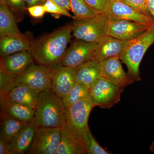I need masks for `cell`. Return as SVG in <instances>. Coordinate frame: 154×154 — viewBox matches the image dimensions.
<instances>
[{
  "instance_id": "8fae6325",
  "label": "cell",
  "mask_w": 154,
  "mask_h": 154,
  "mask_svg": "<svg viewBox=\"0 0 154 154\" xmlns=\"http://www.w3.org/2000/svg\"><path fill=\"white\" fill-rule=\"evenodd\" d=\"M105 15L108 20L125 19L146 25L154 24L153 19L141 14L122 0H109L108 11Z\"/></svg>"
},
{
  "instance_id": "e0dca14e",
  "label": "cell",
  "mask_w": 154,
  "mask_h": 154,
  "mask_svg": "<svg viewBox=\"0 0 154 154\" xmlns=\"http://www.w3.org/2000/svg\"><path fill=\"white\" fill-rule=\"evenodd\" d=\"M41 93L26 85L19 84L14 86L5 96L1 97V99L8 98L13 102L26 105L36 110Z\"/></svg>"
},
{
  "instance_id": "44dd1931",
  "label": "cell",
  "mask_w": 154,
  "mask_h": 154,
  "mask_svg": "<svg viewBox=\"0 0 154 154\" xmlns=\"http://www.w3.org/2000/svg\"><path fill=\"white\" fill-rule=\"evenodd\" d=\"M0 55L5 56L23 51H29L30 40L25 35L0 36Z\"/></svg>"
},
{
  "instance_id": "5b68a950",
  "label": "cell",
  "mask_w": 154,
  "mask_h": 154,
  "mask_svg": "<svg viewBox=\"0 0 154 154\" xmlns=\"http://www.w3.org/2000/svg\"><path fill=\"white\" fill-rule=\"evenodd\" d=\"M52 70L42 65L32 63L21 74L14 77V85L23 84L39 92L51 89Z\"/></svg>"
},
{
  "instance_id": "4fadbf2b",
  "label": "cell",
  "mask_w": 154,
  "mask_h": 154,
  "mask_svg": "<svg viewBox=\"0 0 154 154\" xmlns=\"http://www.w3.org/2000/svg\"><path fill=\"white\" fill-rule=\"evenodd\" d=\"M34 59L28 51H23L1 57L0 72L5 74L17 76L27 69Z\"/></svg>"
},
{
  "instance_id": "d4e9b609",
  "label": "cell",
  "mask_w": 154,
  "mask_h": 154,
  "mask_svg": "<svg viewBox=\"0 0 154 154\" xmlns=\"http://www.w3.org/2000/svg\"><path fill=\"white\" fill-rule=\"evenodd\" d=\"M90 96V89L76 83L62 100L66 107L68 108L79 101Z\"/></svg>"
},
{
  "instance_id": "4316f807",
  "label": "cell",
  "mask_w": 154,
  "mask_h": 154,
  "mask_svg": "<svg viewBox=\"0 0 154 154\" xmlns=\"http://www.w3.org/2000/svg\"><path fill=\"white\" fill-rule=\"evenodd\" d=\"M43 5L46 13L57 16H65L69 18L73 17L69 11L60 8L51 0H46Z\"/></svg>"
},
{
  "instance_id": "d590c367",
  "label": "cell",
  "mask_w": 154,
  "mask_h": 154,
  "mask_svg": "<svg viewBox=\"0 0 154 154\" xmlns=\"http://www.w3.org/2000/svg\"><path fill=\"white\" fill-rule=\"evenodd\" d=\"M149 149L151 152H154V140L153 141Z\"/></svg>"
},
{
  "instance_id": "836d02e7",
  "label": "cell",
  "mask_w": 154,
  "mask_h": 154,
  "mask_svg": "<svg viewBox=\"0 0 154 154\" xmlns=\"http://www.w3.org/2000/svg\"><path fill=\"white\" fill-rule=\"evenodd\" d=\"M46 0H24L27 8L36 5H43Z\"/></svg>"
},
{
  "instance_id": "d6986e66",
  "label": "cell",
  "mask_w": 154,
  "mask_h": 154,
  "mask_svg": "<svg viewBox=\"0 0 154 154\" xmlns=\"http://www.w3.org/2000/svg\"><path fill=\"white\" fill-rule=\"evenodd\" d=\"M36 128L33 120L29 122L8 144L11 154H23L29 151Z\"/></svg>"
},
{
  "instance_id": "52a82bcc",
  "label": "cell",
  "mask_w": 154,
  "mask_h": 154,
  "mask_svg": "<svg viewBox=\"0 0 154 154\" xmlns=\"http://www.w3.org/2000/svg\"><path fill=\"white\" fill-rule=\"evenodd\" d=\"M60 128H36L30 154H57L60 141Z\"/></svg>"
},
{
  "instance_id": "30bf717a",
  "label": "cell",
  "mask_w": 154,
  "mask_h": 154,
  "mask_svg": "<svg viewBox=\"0 0 154 154\" xmlns=\"http://www.w3.org/2000/svg\"><path fill=\"white\" fill-rule=\"evenodd\" d=\"M95 107L90 96L66 108L67 122L81 137L83 133L89 128L88 119L92 109Z\"/></svg>"
},
{
  "instance_id": "5bb4252c",
  "label": "cell",
  "mask_w": 154,
  "mask_h": 154,
  "mask_svg": "<svg viewBox=\"0 0 154 154\" xmlns=\"http://www.w3.org/2000/svg\"><path fill=\"white\" fill-rule=\"evenodd\" d=\"M52 70L51 90L60 98L63 99L77 83L75 69L61 66Z\"/></svg>"
},
{
  "instance_id": "83f0119b",
  "label": "cell",
  "mask_w": 154,
  "mask_h": 154,
  "mask_svg": "<svg viewBox=\"0 0 154 154\" xmlns=\"http://www.w3.org/2000/svg\"><path fill=\"white\" fill-rule=\"evenodd\" d=\"M122 1L128 5L132 7L135 10L138 11L141 14L153 19L148 8L146 0H122Z\"/></svg>"
},
{
  "instance_id": "cb8c5ba5",
  "label": "cell",
  "mask_w": 154,
  "mask_h": 154,
  "mask_svg": "<svg viewBox=\"0 0 154 154\" xmlns=\"http://www.w3.org/2000/svg\"><path fill=\"white\" fill-rule=\"evenodd\" d=\"M74 21L95 17L99 13L88 5L85 0H69Z\"/></svg>"
},
{
  "instance_id": "ac0fdd59",
  "label": "cell",
  "mask_w": 154,
  "mask_h": 154,
  "mask_svg": "<svg viewBox=\"0 0 154 154\" xmlns=\"http://www.w3.org/2000/svg\"><path fill=\"white\" fill-rule=\"evenodd\" d=\"M1 104L2 118L10 117L26 122L33 120L35 110L31 107L6 98L1 99Z\"/></svg>"
},
{
  "instance_id": "ba28073f",
  "label": "cell",
  "mask_w": 154,
  "mask_h": 154,
  "mask_svg": "<svg viewBox=\"0 0 154 154\" xmlns=\"http://www.w3.org/2000/svg\"><path fill=\"white\" fill-rule=\"evenodd\" d=\"M152 25L125 19H108L106 34L121 40L130 41L142 34Z\"/></svg>"
},
{
  "instance_id": "8992f818",
  "label": "cell",
  "mask_w": 154,
  "mask_h": 154,
  "mask_svg": "<svg viewBox=\"0 0 154 154\" xmlns=\"http://www.w3.org/2000/svg\"><path fill=\"white\" fill-rule=\"evenodd\" d=\"M123 89L101 77L96 80L90 89V97L96 107L110 109L120 102Z\"/></svg>"
},
{
  "instance_id": "7402d4cb",
  "label": "cell",
  "mask_w": 154,
  "mask_h": 154,
  "mask_svg": "<svg viewBox=\"0 0 154 154\" xmlns=\"http://www.w3.org/2000/svg\"><path fill=\"white\" fill-rule=\"evenodd\" d=\"M6 35L22 36L13 12L5 0H0V36Z\"/></svg>"
},
{
  "instance_id": "e575fe53",
  "label": "cell",
  "mask_w": 154,
  "mask_h": 154,
  "mask_svg": "<svg viewBox=\"0 0 154 154\" xmlns=\"http://www.w3.org/2000/svg\"><path fill=\"white\" fill-rule=\"evenodd\" d=\"M146 4L150 14L154 20V0H146Z\"/></svg>"
},
{
  "instance_id": "9c48e42d",
  "label": "cell",
  "mask_w": 154,
  "mask_h": 154,
  "mask_svg": "<svg viewBox=\"0 0 154 154\" xmlns=\"http://www.w3.org/2000/svg\"><path fill=\"white\" fill-rule=\"evenodd\" d=\"M96 45L97 43L77 39L67 49L61 65L75 69L88 61L93 60Z\"/></svg>"
},
{
  "instance_id": "2e32d148",
  "label": "cell",
  "mask_w": 154,
  "mask_h": 154,
  "mask_svg": "<svg viewBox=\"0 0 154 154\" xmlns=\"http://www.w3.org/2000/svg\"><path fill=\"white\" fill-rule=\"evenodd\" d=\"M128 41L105 35L97 43L93 60L100 62L113 57L119 56L124 51Z\"/></svg>"
},
{
  "instance_id": "ffe728a7",
  "label": "cell",
  "mask_w": 154,
  "mask_h": 154,
  "mask_svg": "<svg viewBox=\"0 0 154 154\" xmlns=\"http://www.w3.org/2000/svg\"><path fill=\"white\" fill-rule=\"evenodd\" d=\"M101 77L99 62L96 60L88 61L75 68L76 82L90 90L96 80Z\"/></svg>"
},
{
  "instance_id": "d6a6232c",
  "label": "cell",
  "mask_w": 154,
  "mask_h": 154,
  "mask_svg": "<svg viewBox=\"0 0 154 154\" xmlns=\"http://www.w3.org/2000/svg\"><path fill=\"white\" fill-rule=\"evenodd\" d=\"M0 154H11L9 151L8 144L0 137Z\"/></svg>"
},
{
  "instance_id": "7a4b0ae2",
  "label": "cell",
  "mask_w": 154,
  "mask_h": 154,
  "mask_svg": "<svg viewBox=\"0 0 154 154\" xmlns=\"http://www.w3.org/2000/svg\"><path fill=\"white\" fill-rule=\"evenodd\" d=\"M32 120L37 128H61L67 122L66 108L62 99L51 89L42 92Z\"/></svg>"
},
{
  "instance_id": "7c38bea8",
  "label": "cell",
  "mask_w": 154,
  "mask_h": 154,
  "mask_svg": "<svg viewBox=\"0 0 154 154\" xmlns=\"http://www.w3.org/2000/svg\"><path fill=\"white\" fill-rule=\"evenodd\" d=\"M118 56L99 62L101 76L116 85L124 88L133 83L123 69Z\"/></svg>"
},
{
  "instance_id": "f1b7e54d",
  "label": "cell",
  "mask_w": 154,
  "mask_h": 154,
  "mask_svg": "<svg viewBox=\"0 0 154 154\" xmlns=\"http://www.w3.org/2000/svg\"><path fill=\"white\" fill-rule=\"evenodd\" d=\"M91 8L100 14L105 15L109 5V0H85Z\"/></svg>"
},
{
  "instance_id": "3957f363",
  "label": "cell",
  "mask_w": 154,
  "mask_h": 154,
  "mask_svg": "<svg viewBox=\"0 0 154 154\" xmlns=\"http://www.w3.org/2000/svg\"><path fill=\"white\" fill-rule=\"evenodd\" d=\"M154 43V24L139 36L130 40L119 56L126 65L128 75L133 82L141 80L139 67L145 54Z\"/></svg>"
},
{
  "instance_id": "9a60e30c",
  "label": "cell",
  "mask_w": 154,
  "mask_h": 154,
  "mask_svg": "<svg viewBox=\"0 0 154 154\" xmlns=\"http://www.w3.org/2000/svg\"><path fill=\"white\" fill-rule=\"evenodd\" d=\"M60 141L57 154H85L80 135L67 122L60 128Z\"/></svg>"
},
{
  "instance_id": "484cf974",
  "label": "cell",
  "mask_w": 154,
  "mask_h": 154,
  "mask_svg": "<svg viewBox=\"0 0 154 154\" xmlns=\"http://www.w3.org/2000/svg\"><path fill=\"white\" fill-rule=\"evenodd\" d=\"M82 139L86 154H111V152L106 150L99 144L91 133L89 128L82 134Z\"/></svg>"
},
{
  "instance_id": "f546056e",
  "label": "cell",
  "mask_w": 154,
  "mask_h": 154,
  "mask_svg": "<svg viewBox=\"0 0 154 154\" xmlns=\"http://www.w3.org/2000/svg\"><path fill=\"white\" fill-rule=\"evenodd\" d=\"M5 1L12 12L21 13L27 10L24 0H5Z\"/></svg>"
},
{
  "instance_id": "1f68e13d",
  "label": "cell",
  "mask_w": 154,
  "mask_h": 154,
  "mask_svg": "<svg viewBox=\"0 0 154 154\" xmlns=\"http://www.w3.org/2000/svg\"><path fill=\"white\" fill-rule=\"evenodd\" d=\"M58 6L68 11H71L69 0H51Z\"/></svg>"
},
{
  "instance_id": "4dcf8cb0",
  "label": "cell",
  "mask_w": 154,
  "mask_h": 154,
  "mask_svg": "<svg viewBox=\"0 0 154 154\" xmlns=\"http://www.w3.org/2000/svg\"><path fill=\"white\" fill-rule=\"evenodd\" d=\"M27 11L31 17L35 19H41L46 13L44 5H36L28 7Z\"/></svg>"
},
{
  "instance_id": "277c9868",
  "label": "cell",
  "mask_w": 154,
  "mask_h": 154,
  "mask_svg": "<svg viewBox=\"0 0 154 154\" xmlns=\"http://www.w3.org/2000/svg\"><path fill=\"white\" fill-rule=\"evenodd\" d=\"M107 20L105 14H99L92 18L74 21L72 35L76 39L98 43L106 35Z\"/></svg>"
},
{
  "instance_id": "603a6c76",
  "label": "cell",
  "mask_w": 154,
  "mask_h": 154,
  "mask_svg": "<svg viewBox=\"0 0 154 154\" xmlns=\"http://www.w3.org/2000/svg\"><path fill=\"white\" fill-rule=\"evenodd\" d=\"M1 137L9 144L28 122L10 117L2 118Z\"/></svg>"
},
{
  "instance_id": "6da1fadb",
  "label": "cell",
  "mask_w": 154,
  "mask_h": 154,
  "mask_svg": "<svg viewBox=\"0 0 154 154\" xmlns=\"http://www.w3.org/2000/svg\"><path fill=\"white\" fill-rule=\"evenodd\" d=\"M72 30L73 24H69L52 33L30 40L28 51L39 64L54 69L61 63L71 39Z\"/></svg>"
}]
</instances>
